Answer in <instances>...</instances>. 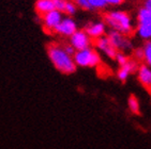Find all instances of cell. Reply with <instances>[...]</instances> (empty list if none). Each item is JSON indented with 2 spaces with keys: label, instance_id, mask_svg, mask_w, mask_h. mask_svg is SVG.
<instances>
[{
  "label": "cell",
  "instance_id": "ffe728a7",
  "mask_svg": "<svg viewBox=\"0 0 151 149\" xmlns=\"http://www.w3.org/2000/svg\"><path fill=\"white\" fill-rule=\"evenodd\" d=\"M88 2L90 3L91 8H98V9L104 8L107 4V2L105 0H88Z\"/></svg>",
  "mask_w": 151,
  "mask_h": 149
},
{
  "label": "cell",
  "instance_id": "9c48e42d",
  "mask_svg": "<svg viewBox=\"0 0 151 149\" xmlns=\"http://www.w3.org/2000/svg\"><path fill=\"white\" fill-rule=\"evenodd\" d=\"M137 61L135 60H129V62L125 65L123 66H120V68L118 69V72H117V78L119 79L121 82H125V81L128 80V78L133 74L134 72H136L137 70Z\"/></svg>",
  "mask_w": 151,
  "mask_h": 149
},
{
  "label": "cell",
  "instance_id": "cb8c5ba5",
  "mask_svg": "<svg viewBox=\"0 0 151 149\" xmlns=\"http://www.w3.org/2000/svg\"><path fill=\"white\" fill-rule=\"evenodd\" d=\"M107 3H111V4H121L124 0H105Z\"/></svg>",
  "mask_w": 151,
  "mask_h": 149
},
{
  "label": "cell",
  "instance_id": "2e32d148",
  "mask_svg": "<svg viewBox=\"0 0 151 149\" xmlns=\"http://www.w3.org/2000/svg\"><path fill=\"white\" fill-rule=\"evenodd\" d=\"M142 50H144V63L151 67V40H147L144 44Z\"/></svg>",
  "mask_w": 151,
  "mask_h": 149
},
{
  "label": "cell",
  "instance_id": "7c38bea8",
  "mask_svg": "<svg viewBox=\"0 0 151 149\" xmlns=\"http://www.w3.org/2000/svg\"><path fill=\"white\" fill-rule=\"evenodd\" d=\"M52 10H55L54 0H37L35 11L41 17H43L44 15L47 14L48 12L52 11Z\"/></svg>",
  "mask_w": 151,
  "mask_h": 149
},
{
  "label": "cell",
  "instance_id": "ba28073f",
  "mask_svg": "<svg viewBox=\"0 0 151 149\" xmlns=\"http://www.w3.org/2000/svg\"><path fill=\"white\" fill-rule=\"evenodd\" d=\"M76 31H77L76 23L71 18H64V19H62L60 21V23L55 29V33H57L59 35H62V36H69V37L73 33H75Z\"/></svg>",
  "mask_w": 151,
  "mask_h": 149
},
{
  "label": "cell",
  "instance_id": "5b68a950",
  "mask_svg": "<svg viewBox=\"0 0 151 149\" xmlns=\"http://www.w3.org/2000/svg\"><path fill=\"white\" fill-rule=\"evenodd\" d=\"M92 44V40L90 36L85 32V30L76 31L70 36V45H72L73 48L77 50H83V49L89 48Z\"/></svg>",
  "mask_w": 151,
  "mask_h": 149
},
{
  "label": "cell",
  "instance_id": "9a60e30c",
  "mask_svg": "<svg viewBox=\"0 0 151 149\" xmlns=\"http://www.w3.org/2000/svg\"><path fill=\"white\" fill-rule=\"evenodd\" d=\"M137 21H138V25L151 23V11L147 10L146 8H142L137 15Z\"/></svg>",
  "mask_w": 151,
  "mask_h": 149
},
{
  "label": "cell",
  "instance_id": "4fadbf2b",
  "mask_svg": "<svg viewBox=\"0 0 151 149\" xmlns=\"http://www.w3.org/2000/svg\"><path fill=\"white\" fill-rule=\"evenodd\" d=\"M128 108L129 111L131 112L132 114L138 115L140 113V104L138 101V98L134 95H131L128 98Z\"/></svg>",
  "mask_w": 151,
  "mask_h": 149
},
{
  "label": "cell",
  "instance_id": "6da1fadb",
  "mask_svg": "<svg viewBox=\"0 0 151 149\" xmlns=\"http://www.w3.org/2000/svg\"><path fill=\"white\" fill-rule=\"evenodd\" d=\"M47 55L50 62L58 72L64 74H71L75 72L76 64L72 55L65 51L63 46L57 43H52L47 46Z\"/></svg>",
  "mask_w": 151,
  "mask_h": 149
},
{
  "label": "cell",
  "instance_id": "d4e9b609",
  "mask_svg": "<svg viewBox=\"0 0 151 149\" xmlns=\"http://www.w3.org/2000/svg\"><path fill=\"white\" fill-rule=\"evenodd\" d=\"M144 8H146V9L149 10V11H151V0H145Z\"/></svg>",
  "mask_w": 151,
  "mask_h": 149
},
{
  "label": "cell",
  "instance_id": "8992f818",
  "mask_svg": "<svg viewBox=\"0 0 151 149\" xmlns=\"http://www.w3.org/2000/svg\"><path fill=\"white\" fill-rule=\"evenodd\" d=\"M42 19H43L45 31H47L48 33H55L56 27L58 26L60 21L62 20L61 12L57 11V10H52V11L48 12L47 14L44 15Z\"/></svg>",
  "mask_w": 151,
  "mask_h": 149
},
{
  "label": "cell",
  "instance_id": "603a6c76",
  "mask_svg": "<svg viewBox=\"0 0 151 149\" xmlns=\"http://www.w3.org/2000/svg\"><path fill=\"white\" fill-rule=\"evenodd\" d=\"M63 47H64V49H65V51H67L70 55H72V57H73V55H75L76 50L73 48L72 45H63Z\"/></svg>",
  "mask_w": 151,
  "mask_h": 149
},
{
  "label": "cell",
  "instance_id": "e0dca14e",
  "mask_svg": "<svg viewBox=\"0 0 151 149\" xmlns=\"http://www.w3.org/2000/svg\"><path fill=\"white\" fill-rule=\"evenodd\" d=\"M129 60H130V59H129L128 55H125L124 52H120V51H118L116 57H115V61H116L117 64H118L119 66L125 65V64L129 62Z\"/></svg>",
  "mask_w": 151,
  "mask_h": 149
},
{
  "label": "cell",
  "instance_id": "ac0fdd59",
  "mask_svg": "<svg viewBox=\"0 0 151 149\" xmlns=\"http://www.w3.org/2000/svg\"><path fill=\"white\" fill-rule=\"evenodd\" d=\"M76 12V6L75 3H73L71 0H67L65 2V6H64V12L67 15H73Z\"/></svg>",
  "mask_w": 151,
  "mask_h": 149
},
{
  "label": "cell",
  "instance_id": "44dd1931",
  "mask_svg": "<svg viewBox=\"0 0 151 149\" xmlns=\"http://www.w3.org/2000/svg\"><path fill=\"white\" fill-rule=\"evenodd\" d=\"M71 1L75 2L77 6H79L81 9H84V10L92 9V8H91V6H90V3L88 2V0H71Z\"/></svg>",
  "mask_w": 151,
  "mask_h": 149
},
{
  "label": "cell",
  "instance_id": "30bf717a",
  "mask_svg": "<svg viewBox=\"0 0 151 149\" xmlns=\"http://www.w3.org/2000/svg\"><path fill=\"white\" fill-rule=\"evenodd\" d=\"M137 78L142 86L151 89V67L142 63L137 67Z\"/></svg>",
  "mask_w": 151,
  "mask_h": 149
},
{
  "label": "cell",
  "instance_id": "8fae6325",
  "mask_svg": "<svg viewBox=\"0 0 151 149\" xmlns=\"http://www.w3.org/2000/svg\"><path fill=\"white\" fill-rule=\"evenodd\" d=\"M85 32L90 36L91 40H96L105 34V23H89L86 28Z\"/></svg>",
  "mask_w": 151,
  "mask_h": 149
},
{
  "label": "cell",
  "instance_id": "5bb4252c",
  "mask_svg": "<svg viewBox=\"0 0 151 149\" xmlns=\"http://www.w3.org/2000/svg\"><path fill=\"white\" fill-rule=\"evenodd\" d=\"M136 32L142 40H151V23L138 25Z\"/></svg>",
  "mask_w": 151,
  "mask_h": 149
},
{
  "label": "cell",
  "instance_id": "52a82bcc",
  "mask_svg": "<svg viewBox=\"0 0 151 149\" xmlns=\"http://www.w3.org/2000/svg\"><path fill=\"white\" fill-rule=\"evenodd\" d=\"M93 44H94V46L99 49L100 51L103 52L106 57L115 60V57H116L118 51L111 46V42H109V40L107 38V36H101V37H99V38L93 40Z\"/></svg>",
  "mask_w": 151,
  "mask_h": 149
},
{
  "label": "cell",
  "instance_id": "7a4b0ae2",
  "mask_svg": "<svg viewBox=\"0 0 151 149\" xmlns=\"http://www.w3.org/2000/svg\"><path fill=\"white\" fill-rule=\"evenodd\" d=\"M104 23L107 25L115 31H118L122 34L131 35L133 33V26H132L131 17L125 12H107L103 14Z\"/></svg>",
  "mask_w": 151,
  "mask_h": 149
},
{
  "label": "cell",
  "instance_id": "7402d4cb",
  "mask_svg": "<svg viewBox=\"0 0 151 149\" xmlns=\"http://www.w3.org/2000/svg\"><path fill=\"white\" fill-rule=\"evenodd\" d=\"M67 0H54V4H55V10L59 12H64V6H65Z\"/></svg>",
  "mask_w": 151,
  "mask_h": 149
},
{
  "label": "cell",
  "instance_id": "3957f363",
  "mask_svg": "<svg viewBox=\"0 0 151 149\" xmlns=\"http://www.w3.org/2000/svg\"><path fill=\"white\" fill-rule=\"evenodd\" d=\"M76 66L79 67H96L101 64V57L96 50L89 47V48L77 50L73 55Z\"/></svg>",
  "mask_w": 151,
  "mask_h": 149
},
{
  "label": "cell",
  "instance_id": "d6986e66",
  "mask_svg": "<svg viewBox=\"0 0 151 149\" xmlns=\"http://www.w3.org/2000/svg\"><path fill=\"white\" fill-rule=\"evenodd\" d=\"M133 57L135 61H140V62H144V50L142 48H136L133 50Z\"/></svg>",
  "mask_w": 151,
  "mask_h": 149
},
{
  "label": "cell",
  "instance_id": "277c9868",
  "mask_svg": "<svg viewBox=\"0 0 151 149\" xmlns=\"http://www.w3.org/2000/svg\"><path fill=\"white\" fill-rule=\"evenodd\" d=\"M106 36H107V38L111 42V46L116 49L117 51L127 52V51H131L132 49H133L131 40H129L127 35L122 34L120 32L111 30Z\"/></svg>",
  "mask_w": 151,
  "mask_h": 149
}]
</instances>
